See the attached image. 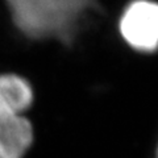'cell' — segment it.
<instances>
[{
    "label": "cell",
    "instance_id": "2",
    "mask_svg": "<svg viewBox=\"0 0 158 158\" xmlns=\"http://www.w3.org/2000/svg\"><path fill=\"white\" fill-rule=\"evenodd\" d=\"M116 28L131 50L154 54L158 52V2L131 0L123 8Z\"/></svg>",
    "mask_w": 158,
    "mask_h": 158
},
{
    "label": "cell",
    "instance_id": "4",
    "mask_svg": "<svg viewBox=\"0 0 158 158\" xmlns=\"http://www.w3.org/2000/svg\"><path fill=\"white\" fill-rule=\"evenodd\" d=\"M34 102L32 85L16 73H0V117L25 115Z\"/></svg>",
    "mask_w": 158,
    "mask_h": 158
},
{
    "label": "cell",
    "instance_id": "1",
    "mask_svg": "<svg viewBox=\"0 0 158 158\" xmlns=\"http://www.w3.org/2000/svg\"><path fill=\"white\" fill-rule=\"evenodd\" d=\"M13 28L29 41L69 44L103 8L98 0H3Z\"/></svg>",
    "mask_w": 158,
    "mask_h": 158
},
{
    "label": "cell",
    "instance_id": "3",
    "mask_svg": "<svg viewBox=\"0 0 158 158\" xmlns=\"http://www.w3.org/2000/svg\"><path fill=\"white\" fill-rule=\"evenodd\" d=\"M34 144V129L25 115L0 117V158H25Z\"/></svg>",
    "mask_w": 158,
    "mask_h": 158
},
{
    "label": "cell",
    "instance_id": "5",
    "mask_svg": "<svg viewBox=\"0 0 158 158\" xmlns=\"http://www.w3.org/2000/svg\"><path fill=\"white\" fill-rule=\"evenodd\" d=\"M153 158H158V140H157V144L154 148V152H153Z\"/></svg>",
    "mask_w": 158,
    "mask_h": 158
}]
</instances>
